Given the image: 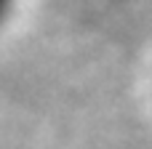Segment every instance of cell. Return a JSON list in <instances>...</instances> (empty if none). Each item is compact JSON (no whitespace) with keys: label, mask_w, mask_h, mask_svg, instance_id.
<instances>
[{"label":"cell","mask_w":152,"mask_h":149,"mask_svg":"<svg viewBox=\"0 0 152 149\" xmlns=\"http://www.w3.org/2000/svg\"><path fill=\"white\" fill-rule=\"evenodd\" d=\"M13 8H16V0H0V27L8 21V16L13 13Z\"/></svg>","instance_id":"cell-1"}]
</instances>
